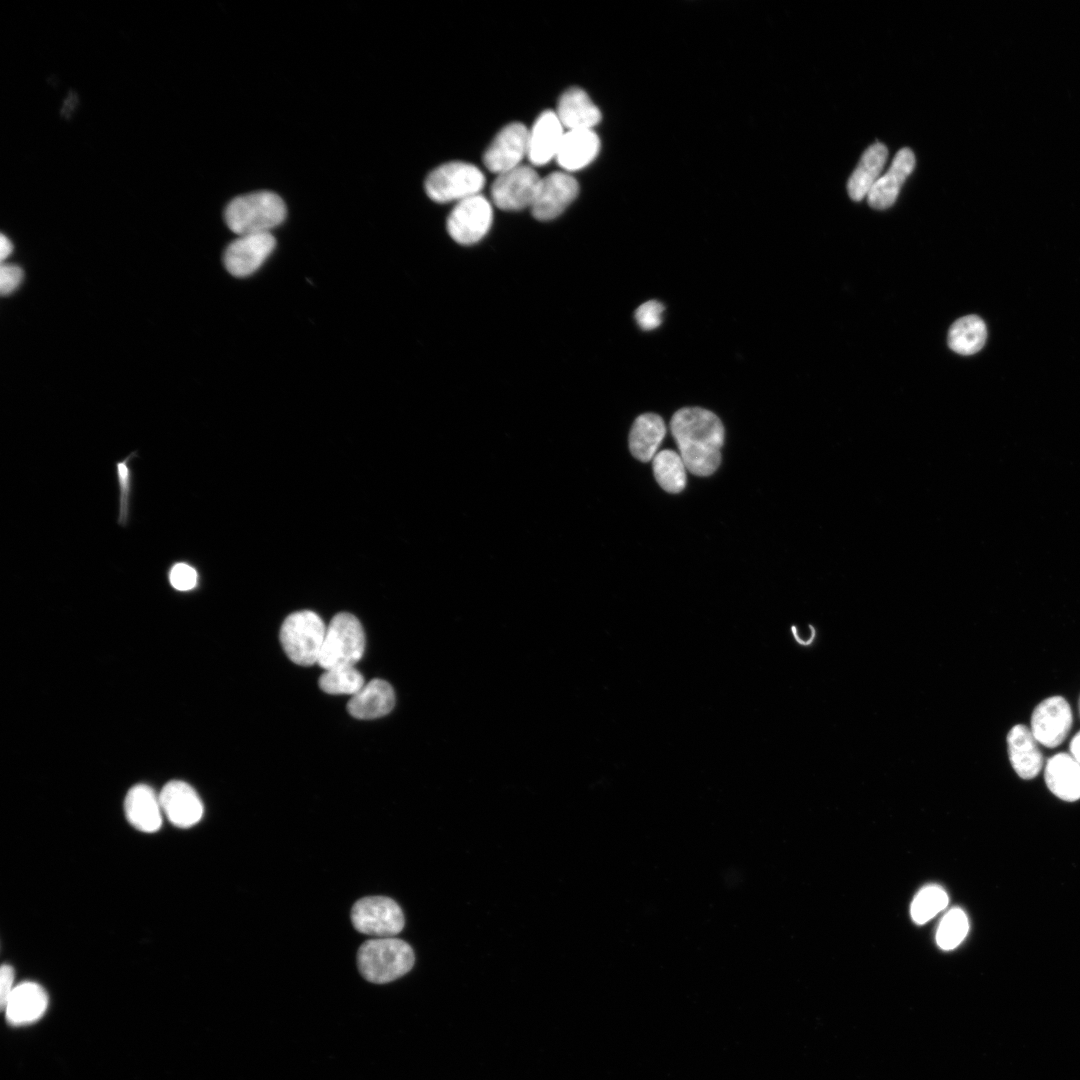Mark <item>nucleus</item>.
Listing matches in <instances>:
<instances>
[{"instance_id": "obj_1", "label": "nucleus", "mask_w": 1080, "mask_h": 1080, "mask_svg": "<svg viewBox=\"0 0 1080 1080\" xmlns=\"http://www.w3.org/2000/svg\"><path fill=\"white\" fill-rule=\"evenodd\" d=\"M670 429L689 472L708 476L716 471L724 427L713 412L699 407L682 408L672 416Z\"/></svg>"}, {"instance_id": "obj_2", "label": "nucleus", "mask_w": 1080, "mask_h": 1080, "mask_svg": "<svg viewBox=\"0 0 1080 1080\" xmlns=\"http://www.w3.org/2000/svg\"><path fill=\"white\" fill-rule=\"evenodd\" d=\"M286 206L270 191H258L234 198L227 205L224 218L231 231L241 235L270 233L283 222Z\"/></svg>"}, {"instance_id": "obj_3", "label": "nucleus", "mask_w": 1080, "mask_h": 1080, "mask_svg": "<svg viewBox=\"0 0 1080 1080\" xmlns=\"http://www.w3.org/2000/svg\"><path fill=\"white\" fill-rule=\"evenodd\" d=\"M415 962L412 947L393 937L365 941L357 953V965L368 981L383 984L408 973Z\"/></svg>"}, {"instance_id": "obj_4", "label": "nucleus", "mask_w": 1080, "mask_h": 1080, "mask_svg": "<svg viewBox=\"0 0 1080 1080\" xmlns=\"http://www.w3.org/2000/svg\"><path fill=\"white\" fill-rule=\"evenodd\" d=\"M365 634L352 614H336L327 626L317 664L323 669L354 666L363 656Z\"/></svg>"}, {"instance_id": "obj_5", "label": "nucleus", "mask_w": 1080, "mask_h": 1080, "mask_svg": "<svg viewBox=\"0 0 1080 1080\" xmlns=\"http://www.w3.org/2000/svg\"><path fill=\"white\" fill-rule=\"evenodd\" d=\"M326 625L310 610L290 614L280 628V642L288 658L295 664L311 666L318 662Z\"/></svg>"}, {"instance_id": "obj_6", "label": "nucleus", "mask_w": 1080, "mask_h": 1080, "mask_svg": "<svg viewBox=\"0 0 1080 1080\" xmlns=\"http://www.w3.org/2000/svg\"><path fill=\"white\" fill-rule=\"evenodd\" d=\"M484 184L485 177L476 166L466 162H449L428 175L425 190L435 202H459L479 194Z\"/></svg>"}, {"instance_id": "obj_7", "label": "nucleus", "mask_w": 1080, "mask_h": 1080, "mask_svg": "<svg viewBox=\"0 0 1080 1080\" xmlns=\"http://www.w3.org/2000/svg\"><path fill=\"white\" fill-rule=\"evenodd\" d=\"M351 920L356 930L377 938L397 935L405 924L399 905L385 896L359 899L352 907Z\"/></svg>"}, {"instance_id": "obj_8", "label": "nucleus", "mask_w": 1080, "mask_h": 1080, "mask_svg": "<svg viewBox=\"0 0 1080 1080\" xmlns=\"http://www.w3.org/2000/svg\"><path fill=\"white\" fill-rule=\"evenodd\" d=\"M493 221L490 202L477 194L456 203L447 218V231L460 245H473L484 238Z\"/></svg>"}, {"instance_id": "obj_9", "label": "nucleus", "mask_w": 1080, "mask_h": 1080, "mask_svg": "<svg viewBox=\"0 0 1080 1080\" xmlns=\"http://www.w3.org/2000/svg\"><path fill=\"white\" fill-rule=\"evenodd\" d=\"M541 178L526 165L498 174L491 187L494 204L501 210L519 211L531 207Z\"/></svg>"}, {"instance_id": "obj_10", "label": "nucleus", "mask_w": 1080, "mask_h": 1080, "mask_svg": "<svg viewBox=\"0 0 1080 1080\" xmlns=\"http://www.w3.org/2000/svg\"><path fill=\"white\" fill-rule=\"evenodd\" d=\"M1073 723V715L1067 700L1051 696L1041 701L1031 716V732L1038 743L1054 748L1067 737Z\"/></svg>"}, {"instance_id": "obj_11", "label": "nucleus", "mask_w": 1080, "mask_h": 1080, "mask_svg": "<svg viewBox=\"0 0 1080 1080\" xmlns=\"http://www.w3.org/2000/svg\"><path fill=\"white\" fill-rule=\"evenodd\" d=\"M529 130L519 122L503 127L483 155L486 168L501 174L520 166L528 153Z\"/></svg>"}, {"instance_id": "obj_12", "label": "nucleus", "mask_w": 1080, "mask_h": 1080, "mask_svg": "<svg viewBox=\"0 0 1080 1080\" xmlns=\"http://www.w3.org/2000/svg\"><path fill=\"white\" fill-rule=\"evenodd\" d=\"M578 193L575 178L565 172L550 173L540 180L531 213L539 221L552 220L563 213Z\"/></svg>"}, {"instance_id": "obj_13", "label": "nucleus", "mask_w": 1080, "mask_h": 1080, "mask_svg": "<svg viewBox=\"0 0 1080 1080\" xmlns=\"http://www.w3.org/2000/svg\"><path fill=\"white\" fill-rule=\"evenodd\" d=\"M271 233L241 235L224 252V265L236 277H246L265 262L275 248Z\"/></svg>"}, {"instance_id": "obj_14", "label": "nucleus", "mask_w": 1080, "mask_h": 1080, "mask_svg": "<svg viewBox=\"0 0 1080 1080\" xmlns=\"http://www.w3.org/2000/svg\"><path fill=\"white\" fill-rule=\"evenodd\" d=\"M159 799L163 813L180 828H189L200 821L203 804L196 791L186 782L173 780L161 790Z\"/></svg>"}, {"instance_id": "obj_15", "label": "nucleus", "mask_w": 1080, "mask_h": 1080, "mask_svg": "<svg viewBox=\"0 0 1080 1080\" xmlns=\"http://www.w3.org/2000/svg\"><path fill=\"white\" fill-rule=\"evenodd\" d=\"M556 112H542L534 122L528 136L527 157L535 166L547 164L556 158L565 132Z\"/></svg>"}, {"instance_id": "obj_16", "label": "nucleus", "mask_w": 1080, "mask_h": 1080, "mask_svg": "<svg viewBox=\"0 0 1080 1080\" xmlns=\"http://www.w3.org/2000/svg\"><path fill=\"white\" fill-rule=\"evenodd\" d=\"M915 167V155L909 148L900 149L888 171L879 177L867 195L868 204L875 209L889 208Z\"/></svg>"}, {"instance_id": "obj_17", "label": "nucleus", "mask_w": 1080, "mask_h": 1080, "mask_svg": "<svg viewBox=\"0 0 1080 1080\" xmlns=\"http://www.w3.org/2000/svg\"><path fill=\"white\" fill-rule=\"evenodd\" d=\"M1010 763L1022 779L1035 778L1043 767V755L1030 728L1017 724L1007 734Z\"/></svg>"}, {"instance_id": "obj_18", "label": "nucleus", "mask_w": 1080, "mask_h": 1080, "mask_svg": "<svg viewBox=\"0 0 1080 1080\" xmlns=\"http://www.w3.org/2000/svg\"><path fill=\"white\" fill-rule=\"evenodd\" d=\"M47 1006L45 989L34 982H23L15 986L3 1009L10 1024L25 1025L41 1018Z\"/></svg>"}, {"instance_id": "obj_19", "label": "nucleus", "mask_w": 1080, "mask_h": 1080, "mask_svg": "<svg viewBox=\"0 0 1080 1080\" xmlns=\"http://www.w3.org/2000/svg\"><path fill=\"white\" fill-rule=\"evenodd\" d=\"M124 811L129 823L142 832H155L162 825V807L159 796L145 784L133 786L124 801Z\"/></svg>"}, {"instance_id": "obj_20", "label": "nucleus", "mask_w": 1080, "mask_h": 1080, "mask_svg": "<svg viewBox=\"0 0 1080 1080\" xmlns=\"http://www.w3.org/2000/svg\"><path fill=\"white\" fill-rule=\"evenodd\" d=\"M394 704L392 686L382 679H372L350 698L347 710L357 719H375L388 714Z\"/></svg>"}, {"instance_id": "obj_21", "label": "nucleus", "mask_w": 1080, "mask_h": 1080, "mask_svg": "<svg viewBox=\"0 0 1080 1080\" xmlns=\"http://www.w3.org/2000/svg\"><path fill=\"white\" fill-rule=\"evenodd\" d=\"M600 140L592 129L565 132L556 161L566 171H577L589 165L598 155Z\"/></svg>"}, {"instance_id": "obj_22", "label": "nucleus", "mask_w": 1080, "mask_h": 1080, "mask_svg": "<svg viewBox=\"0 0 1080 1080\" xmlns=\"http://www.w3.org/2000/svg\"><path fill=\"white\" fill-rule=\"evenodd\" d=\"M1044 778L1049 790L1065 801L1080 799V764L1070 753H1057L1047 760Z\"/></svg>"}, {"instance_id": "obj_23", "label": "nucleus", "mask_w": 1080, "mask_h": 1080, "mask_svg": "<svg viewBox=\"0 0 1080 1080\" xmlns=\"http://www.w3.org/2000/svg\"><path fill=\"white\" fill-rule=\"evenodd\" d=\"M556 114L569 130L592 129L601 121V112L581 88L571 87L559 98Z\"/></svg>"}, {"instance_id": "obj_24", "label": "nucleus", "mask_w": 1080, "mask_h": 1080, "mask_svg": "<svg viewBox=\"0 0 1080 1080\" xmlns=\"http://www.w3.org/2000/svg\"><path fill=\"white\" fill-rule=\"evenodd\" d=\"M666 434L663 419L654 413L638 416L629 434V449L632 455L642 461L653 460Z\"/></svg>"}, {"instance_id": "obj_25", "label": "nucleus", "mask_w": 1080, "mask_h": 1080, "mask_svg": "<svg viewBox=\"0 0 1080 1080\" xmlns=\"http://www.w3.org/2000/svg\"><path fill=\"white\" fill-rule=\"evenodd\" d=\"M887 156L888 150L882 143H874L865 150L847 183V190L852 200L860 201L868 195L879 179Z\"/></svg>"}, {"instance_id": "obj_26", "label": "nucleus", "mask_w": 1080, "mask_h": 1080, "mask_svg": "<svg viewBox=\"0 0 1080 1080\" xmlns=\"http://www.w3.org/2000/svg\"><path fill=\"white\" fill-rule=\"evenodd\" d=\"M987 337L984 321L976 315L956 320L948 332L950 349L961 355H972L982 349Z\"/></svg>"}, {"instance_id": "obj_27", "label": "nucleus", "mask_w": 1080, "mask_h": 1080, "mask_svg": "<svg viewBox=\"0 0 1080 1080\" xmlns=\"http://www.w3.org/2000/svg\"><path fill=\"white\" fill-rule=\"evenodd\" d=\"M653 472L660 487L669 493H679L686 485V466L679 454L665 449L653 458Z\"/></svg>"}, {"instance_id": "obj_28", "label": "nucleus", "mask_w": 1080, "mask_h": 1080, "mask_svg": "<svg viewBox=\"0 0 1080 1080\" xmlns=\"http://www.w3.org/2000/svg\"><path fill=\"white\" fill-rule=\"evenodd\" d=\"M319 687L328 694H348L353 696L365 684L362 674L354 666H344L325 670L319 678Z\"/></svg>"}, {"instance_id": "obj_29", "label": "nucleus", "mask_w": 1080, "mask_h": 1080, "mask_svg": "<svg viewBox=\"0 0 1080 1080\" xmlns=\"http://www.w3.org/2000/svg\"><path fill=\"white\" fill-rule=\"evenodd\" d=\"M948 904L946 891L938 885L921 889L911 904V917L917 924H924L942 911Z\"/></svg>"}, {"instance_id": "obj_30", "label": "nucleus", "mask_w": 1080, "mask_h": 1080, "mask_svg": "<svg viewBox=\"0 0 1080 1080\" xmlns=\"http://www.w3.org/2000/svg\"><path fill=\"white\" fill-rule=\"evenodd\" d=\"M968 930L969 922L964 911L953 908L944 915L939 924L936 933L937 944L943 950H952L963 941Z\"/></svg>"}, {"instance_id": "obj_31", "label": "nucleus", "mask_w": 1080, "mask_h": 1080, "mask_svg": "<svg viewBox=\"0 0 1080 1080\" xmlns=\"http://www.w3.org/2000/svg\"><path fill=\"white\" fill-rule=\"evenodd\" d=\"M136 452L131 453L123 461L116 463V474L119 484V516L118 524L125 526L129 520V506L132 488V472L129 462Z\"/></svg>"}, {"instance_id": "obj_32", "label": "nucleus", "mask_w": 1080, "mask_h": 1080, "mask_svg": "<svg viewBox=\"0 0 1080 1080\" xmlns=\"http://www.w3.org/2000/svg\"><path fill=\"white\" fill-rule=\"evenodd\" d=\"M199 580L196 568L188 562H174L168 570V581L177 591L187 592L193 590Z\"/></svg>"}, {"instance_id": "obj_33", "label": "nucleus", "mask_w": 1080, "mask_h": 1080, "mask_svg": "<svg viewBox=\"0 0 1080 1080\" xmlns=\"http://www.w3.org/2000/svg\"><path fill=\"white\" fill-rule=\"evenodd\" d=\"M664 310L665 307L662 303L649 300L641 304L635 311L636 322L643 330H653L662 323Z\"/></svg>"}, {"instance_id": "obj_34", "label": "nucleus", "mask_w": 1080, "mask_h": 1080, "mask_svg": "<svg viewBox=\"0 0 1080 1080\" xmlns=\"http://www.w3.org/2000/svg\"><path fill=\"white\" fill-rule=\"evenodd\" d=\"M22 270L14 265L2 264L0 269V291L2 295L12 293L21 283Z\"/></svg>"}, {"instance_id": "obj_35", "label": "nucleus", "mask_w": 1080, "mask_h": 1080, "mask_svg": "<svg viewBox=\"0 0 1080 1080\" xmlns=\"http://www.w3.org/2000/svg\"><path fill=\"white\" fill-rule=\"evenodd\" d=\"M14 969L8 964L1 966L0 970V1003L2 1009L4 1008L10 994L15 988L14 984Z\"/></svg>"}, {"instance_id": "obj_36", "label": "nucleus", "mask_w": 1080, "mask_h": 1080, "mask_svg": "<svg viewBox=\"0 0 1080 1080\" xmlns=\"http://www.w3.org/2000/svg\"><path fill=\"white\" fill-rule=\"evenodd\" d=\"M790 630L794 641L800 646H810L816 638L815 627L811 624L806 627L792 625Z\"/></svg>"}, {"instance_id": "obj_37", "label": "nucleus", "mask_w": 1080, "mask_h": 1080, "mask_svg": "<svg viewBox=\"0 0 1080 1080\" xmlns=\"http://www.w3.org/2000/svg\"><path fill=\"white\" fill-rule=\"evenodd\" d=\"M13 246L10 240L2 234L0 237V259L4 261L12 252Z\"/></svg>"}, {"instance_id": "obj_38", "label": "nucleus", "mask_w": 1080, "mask_h": 1080, "mask_svg": "<svg viewBox=\"0 0 1080 1080\" xmlns=\"http://www.w3.org/2000/svg\"><path fill=\"white\" fill-rule=\"evenodd\" d=\"M1069 750L1072 757L1080 764V731L1072 738Z\"/></svg>"}, {"instance_id": "obj_39", "label": "nucleus", "mask_w": 1080, "mask_h": 1080, "mask_svg": "<svg viewBox=\"0 0 1080 1080\" xmlns=\"http://www.w3.org/2000/svg\"><path fill=\"white\" fill-rule=\"evenodd\" d=\"M1078 711H1079V716H1080V697H1079V701H1078Z\"/></svg>"}]
</instances>
